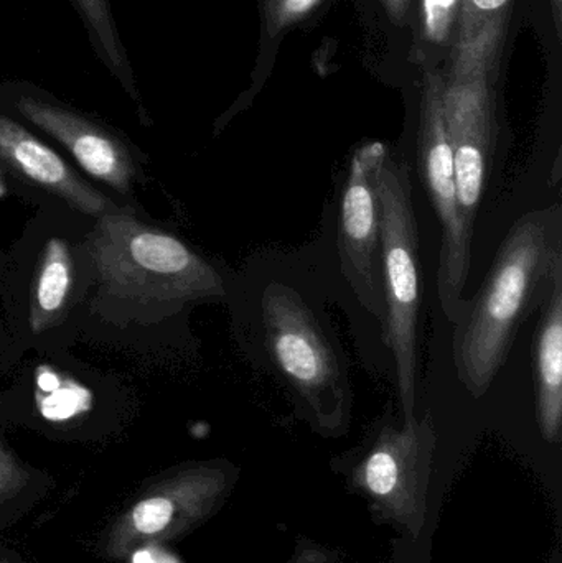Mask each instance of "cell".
Returning <instances> with one entry per match:
<instances>
[{
	"mask_svg": "<svg viewBox=\"0 0 562 563\" xmlns=\"http://www.w3.org/2000/svg\"><path fill=\"white\" fill-rule=\"evenodd\" d=\"M562 266L561 205L525 214L510 228L487 279L455 320L459 380L478 399L507 363L521 324L540 307Z\"/></svg>",
	"mask_w": 562,
	"mask_h": 563,
	"instance_id": "cell-1",
	"label": "cell"
},
{
	"mask_svg": "<svg viewBox=\"0 0 562 563\" xmlns=\"http://www.w3.org/2000/svg\"><path fill=\"white\" fill-rule=\"evenodd\" d=\"M89 251L102 287L134 307L168 313L194 301L227 297L217 267L172 234L128 214H102Z\"/></svg>",
	"mask_w": 562,
	"mask_h": 563,
	"instance_id": "cell-2",
	"label": "cell"
},
{
	"mask_svg": "<svg viewBox=\"0 0 562 563\" xmlns=\"http://www.w3.org/2000/svg\"><path fill=\"white\" fill-rule=\"evenodd\" d=\"M406 162L386 155L378 174L382 271L386 321L383 340L395 361L396 390L406 423L415 420L419 387L422 277L419 228Z\"/></svg>",
	"mask_w": 562,
	"mask_h": 563,
	"instance_id": "cell-3",
	"label": "cell"
},
{
	"mask_svg": "<svg viewBox=\"0 0 562 563\" xmlns=\"http://www.w3.org/2000/svg\"><path fill=\"white\" fill-rule=\"evenodd\" d=\"M264 350L274 373L323 427L345 423L353 404L349 364L322 317L289 285L261 300Z\"/></svg>",
	"mask_w": 562,
	"mask_h": 563,
	"instance_id": "cell-4",
	"label": "cell"
},
{
	"mask_svg": "<svg viewBox=\"0 0 562 563\" xmlns=\"http://www.w3.org/2000/svg\"><path fill=\"white\" fill-rule=\"evenodd\" d=\"M401 89L415 106L422 178L441 223L439 301L448 320L455 323L467 303L464 288L471 273L472 236L459 210L454 154L444 115L445 69H418Z\"/></svg>",
	"mask_w": 562,
	"mask_h": 563,
	"instance_id": "cell-5",
	"label": "cell"
},
{
	"mask_svg": "<svg viewBox=\"0 0 562 563\" xmlns=\"http://www.w3.org/2000/svg\"><path fill=\"white\" fill-rule=\"evenodd\" d=\"M504 79L487 73L445 76L444 115L454 154L459 210L474 238L475 220L505 129Z\"/></svg>",
	"mask_w": 562,
	"mask_h": 563,
	"instance_id": "cell-6",
	"label": "cell"
},
{
	"mask_svg": "<svg viewBox=\"0 0 562 563\" xmlns=\"http://www.w3.org/2000/svg\"><path fill=\"white\" fill-rule=\"evenodd\" d=\"M388 155L383 142H365L353 152L340 198L339 253L342 274L356 300L385 327L382 271V205L378 174Z\"/></svg>",
	"mask_w": 562,
	"mask_h": 563,
	"instance_id": "cell-7",
	"label": "cell"
},
{
	"mask_svg": "<svg viewBox=\"0 0 562 563\" xmlns=\"http://www.w3.org/2000/svg\"><path fill=\"white\" fill-rule=\"evenodd\" d=\"M0 109L58 141L91 177L122 194L131 187L134 167L121 139L45 89L29 81L2 82Z\"/></svg>",
	"mask_w": 562,
	"mask_h": 563,
	"instance_id": "cell-8",
	"label": "cell"
},
{
	"mask_svg": "<svg viewBox=\"0 0 562 563\" xmlns=\"http://www.w3.org/2000/svg\"><path fill=\"white\" fill-rule=\"evenodd\" d=\"M214 488V472L205 470L178 473L152 485L112 526L106 554L125 558L145 545L174 538L200 518L208 493Z\"/></svg>",
	"mask_w": 562,
	"mask_h": 563,
	"instance_id": "cell-9",
	"label": "cell"
},
{
	"mask_svg": "<svg viewBox=\"0 0 562 563\" xmlns=\"http://www.w3.org/2000/svg\"><path fill=\"white\" fill-rule=\"evenodd\" d=\"M525 25V0H464L458 45L445 75L487 73L504 79L508 52Z\"/></svg>",
	"mask_w": 562,
	"mask_h": 563,
	"instance_id": "cell-10",
	"label": "cell"
},
{
	"mask_svg": "<svg viewBox=\"0 0 562 563\" xmlns=\"http://www.w3.org/2000/svg\"><path fill=\"white\" fill-rule=\"evenodd\" d=\"M0 161L89 217H102L108 201L76 177L69 165L13 115L0 109Z\"/></svg>",
	"mask_w": 562,
	"mask_h": 563,
	"instance_id": "cell-11",
	"label": "cell"
},
{
	"mask_svg": "<svg viewBox=\"0 0 562 563\" xmlns=\"http://www.w3.org/2000/svg\"><path fill=\"white\" fill-rule=\"evenodd\" d=\"M538 308L531 346L538 422L547 440L557 442L562 426V266L554 271Z\"/></svg>",
	"mask_w": 562,
	"mask_h": 563,
	"instance_id": "cell-12",
	"label": "cell"
},
{
	"mask_svg": "<svg viewBox=\"0 0 562 563\" xmlns=\"http://www.w3.org/2000/svg\"><path fill=\"white\" fill-rule=\"evenodd\" d=\"M365 30L366 68L386 85L403 88L409 69L411 20L416 0H352Z\"/></svg>",
	"mask_w": 562,
	"mask_h": 563,
	"instance_id": "cell-13",
	"label": "cell"
},
{
	"mask_svg": "<svg viewBox=\"0 0 562 563\" xmlns=\"http://www.w3.org/2000/svg\"><path fill=\"white\" fill-rule=\"evenodd\" d=\"M332 3L333 0H257L260 33L250 85L231 106L224 119L253 104L273 76L284 42L297 30L310 29L322 22Z\"/></svg>",
	"mask_w": 562,
	"mask_h": 563,
	"instance_id": "cell-14",
	"label": "cell"
},
{
	"mask_svg": "<svg viewBox=\"0 0 562 563\" xmlns=\"http://www.w3.org/2000/svg\"><path fill=\"white\" fill-rule=\"evenodd\" d=\"M464 0H416L409 69H448L458 45Z\"/></svg>",
	"mask_w": 562,
	"mask_h": 563,
	"instance_id": "cell-15",
	"label": "cell"
},
{
	"mask_svg": "<svg viewBox=\"0 0 562 563\" xmlns=\"http://www.w3.org/2000/svg\"><path fill=\"white\" fill-rule=\"evenodd\" d=\"M71 3L99 62L134 101L141 102L134 68L112 15L111 0H71Z\"/></svg>",
	"mask_w": 562,
	"mask_h": 563,
	"instance_id": "cell-16",
	"label": "cell"
},
{
	"mask_svg": "<svg viewBox=\"0 0 562 563\" xmlns=\"http://www.w3.org/2000/svg\"><path fill=\"white\" fill-rule=\"evenodd\" d=\"M71 256L62 241L46 246L33 294L32 321L36 330L45 328L65 308L71 288Z\"/></svg>",
	"mask_w": 562,
	"mask_h": 563,
	"instance_id": "cell-17",
	"label": "cell"
},
{
	"mask_svg": "<svg viewBox=\"0 0 562 563\" xmlns=\"http://www.w3.org/2000/svg\"><path fill=\"white\" fill-rule=\"evenodd\" d=\"M525 23L533 25L540 38L550 78H561L562 0H525Z\"/></svg>",
	"mask_w": 562,
	"mask_h": 563,
	"instance_id": "cell-18",
	"label": "cell"
},
{
	"mask_svg": "<svg viewBox=\"0 0 562 563\" xmlns=\"http://www.w3.org/2000/svg\"><path fill=\"white\" fill-rule=\"evenodd\" d=\"M25 483L26 475L19 462L0 445V503L15 495Z\"/></svg>",
	"mask_w": 562,
	"mask_h": 563,
	"instance_id": "cell-19",
	"label": "cell"
},
{
	"mask_svg": "<svg viewBox=\"0 0 562 563\" xmlns=\"http://www.w3.org/2000/svg\"><path fill=\"white\" fill-rule=\"evenodd\" d=\"M132 563H178L167 552L158 551L155 545L137 549L132 555Z\"/></svg>",
	"mask_w": 562,
	"mask_h": 563,
	"instance_id": "cell-20",
	"label": "cell"
},
{
	"mask_svg": "<svg viewBox=\"0 0 562 563\" xmlns=\"http://www.w3.org/2000/svg\"><path fill=\"white\" fill-rule=\"evenodd\" d=\"M0 563H9V562L3 561V559H0Z\"/></svg>",
	"mask_w": 562,
	"mask_h": 563,
	"instance_id": "cell-21",
	"label": "cell"
}]
</instances>
